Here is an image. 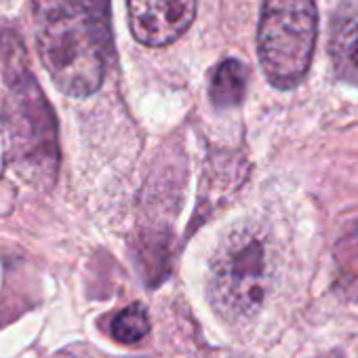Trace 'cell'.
Listing matches in <instances>:
<instances>
[{
  "label": "cell",
  "instance_id": "obj_3",
  "mask_svg": "<svg viewBox=\"0 0 358 358\" xmlns=\"http://www.w3.org/2000/svg\"><path fill=\"white\" fill-rule=\"evenodd\" d=\"M314 0H264L257 47L268 80L291 89L310 70L316 43Z\"/></svg>",
  "mask_w": 358,
  "mask_h": 358
},
{
  "label": "cell",
  "instance_id": "obj_6",
  "mask_svg": "<svg viewBox=\"0 0 358 358\" xmlns=\"http://www.w3.org/2000/svg\"><path fill=\"white\" fill-rule=\"evenodd\" d=\"M249 70L238 59H226L213 74L211 99L217 108H234L243 101L247 91Z\"/></svg>",
  "mask_w": 358,
  "mask_h": 358
},
{
  "label": "cell",
  "instance_id": "obj_5",
  "mask_svg": "<svg viewBox=\"0 0 358 358\" xmlns=\"http://www.w3.org/2000/svg\"><path fill=\"white\" fill-rule=\"evenodd\" d=\"M329 51L335 74L341 80L358 87V7L345 5L337 11Z\"/></svg>",
  "mask_w": 358,
  "mask_h": 358
},
{
  "label": "cell",
  "instance_id": "obj_7",
  "mask_svg": "<svg viewBox=\"0 0 358 358\" xmlns=\"http://www.w3.org/2000/svg\"><path fill=\"white\" fill-rule=\"evenodd\" d=\"M152 324H150V316L145 312V308L141 303H131L124 310H120L114 320H112V335L116 341L120 343H137L143 337H148Z\"/></svg>",
  "mask_w": 358,
  "mask_h": 358
},
{
  "label": "cell",
  "instance_id": "obj_4",
  "mask_svg": "<svg viewBox=\"0 0 358 358\" xmlns=\"http://www.w3.org/2000/svg\"><path fill=\"white\" fill-rule=\"evenodd\" d=\"M129 26L137 43L166 47L194 22L196 0H127Z\"/></svg>",
  "mask_w": 358,
  "mask_h": 358
},
{
  "label": "cell",
  "instance_id": "obj_2",
  "mask_svg": "<svg viewBox=\"0 0 358 358\" xmlns=\"http://www.w3.org/2000/svg\"><path fill=\"white\" fill-rule=\"evenodd\" d=\"M272 282V253L268 238L251 226L232 230L211 259L207 295L215 312L228 322L255 318Z\"/></svg>",
  "mask_w": 358,
  "mask_h": 358
},
{
  "label": "cell",
  "instance_id": "obj_1",
  "mask_svg": "<svg viewBox=\"0 0 358 358\" xmlns=\"http://www.w3.org/2000/svg\"><path fill=\"white\" fill-rule=\"evenodd\" d=\"M41 62L72 97L99 89L112 53L110 0H32Z\"/></svg>",
  "mask_w": 358,
  "mask_h": 358
}]
</instances>
